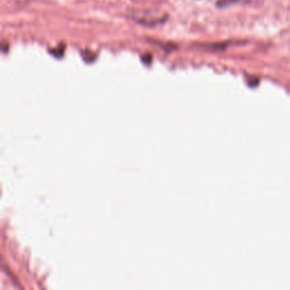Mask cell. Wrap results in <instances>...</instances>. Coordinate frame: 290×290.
I'll list each match as a JSON object with an SVG mask.
<instances>
[{"label": "cell", "mask_w": 290, "mask_h": 290, "mask_svg": "<svg viewBox=\"0 0 290 290\" xmlns=\"http://www.w3.org/2000/svg\"><path fill=\"white\" fill-rule=\"evenodd\" d=\"M240 2H243V0H218L216 6L219 8H225V7L231 6V5H235Z\"/></svg>", "instance_id": "cell-1"}]
</instances>
